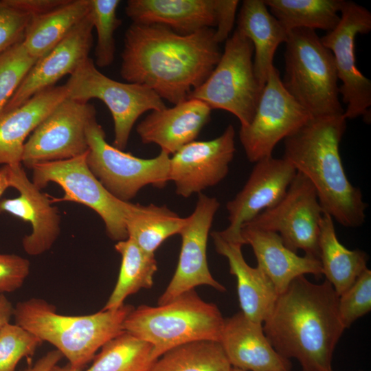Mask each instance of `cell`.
Returning <instances> with one entry per match:
<instances>
[{
  "label": "cell",
  "instance_id": "obj_31",
  "mask_svg": "<svg viewBox=\"0 0 371 371\" xmlns=\"http://www.w3.org/2000/svg\"><path fill=\"white\" fill-rule=\"evenodd\" d=\"M289 32L292 30H333L340 20L344 0H264Z\"/></svg>",
  "mask_w": 371,
  "mask_h": 371
},
{
  "label": "cell",
  "instance_id": "obj_5",
  "mask_svg": "<svg viewBox=\"0 0 371 371\" xmlns=\"http://www.w3.org/2000/svg\"><path fill=\"white\" fill-rule=\"evenodd\" d=\"M223 322L218 306L202 300L192 289L162 305L134 308L123 329L150 344L155 361L182 344L201 340L219 342Z\"/></svg>",
  "mask_w": 371,
  "mask_h": 371
},
{
  "label": "cell",
  "instance_id": "obj_20",
  "mask_svg": "<svg viewBox=\"0 0 371 371\" xmlns=\"http://www.w3.org/2000/svg\"><path fill=\"white\" fill-rule=\"evenodd\" d=\"M232 368L244 371H291L289 359L271 346L262 324L249 319L241 311L224 318L219 339Z\"/></svg>",
  "mask_w": 371,
  "mask_h": 371
},
{
  "label": "cell",
  "instance_id": "obj_4",
  "mask_svg": "<svg viewBox=\"0 0 371 371\" xmlns=\"http://www.w3.org/2000/svg\"><path fill=\"white\" fill-rule=\"evenodd\" d=\"M134 307L123 304L87 315H65L41 298L19 302L14 307L15 324L43 342L56 348L73 367L82 369L96 352L122 331L123 323Z\"/></svg>",
  "mask_w": 371,
  "mask_h": 371
},
{
  "label": "cell",
  "instance_id": "obj_39",
  "mask_svg": "<svg viewBox=\"0 0 371 371\" xmlns=\"http://www.w3.org/2000/svg\"><path fill=\"white\" fill-rule=\"evenodd\" d=\"M30 270V261L16 254H0V293L22 286Z\"/></svg>",
  "mask_w": 371,
  "mask_h": 371
},
{
  "label": "cell",
  "instance_id": "obj_16",
  "mask_svg": "<svg viewBox=\"0 0 371 371\" xmlns=\"http://www.w3.org/2000/svg\"><path fill=\"white\" fill-rule=\"evenodd\" d=\"M235 130L229 124L216 138L193 141L170 157L168 181L176 193L188 198L220 183L227 175L236 151Z\"/></svg>",
  "mask_w": 371,
  "mask_h": 371
},
{
  "label": "cell",
  "instance_id": "obj_25",
  "mask_svg": "<svg viewBox=\"0 0 371 371\" xmlns=\"http://www.w3.org/2000/svg\"><path fill=\"white\" fill-rule=\"evenodd\" d=\"M67 97L65 85L51 87L0 114V165L21 163L27 137Z\"/></svg>",
  "mask_w": 371,
  "mask_h": 371
},
{
  "label": "cell",
  "instance_id": "obj_45",
  "mask_svg": "<svg viewBox=\"0 0 371 371\" xmlns=\"http://www.w3.org/2000/svg\"><path fill=\"white\" fill-rule=\"evenodd\" d=\"M52 371H82V370L77 368H74L68 363L66 365L63 366H58L57 364L53 368Z\"/></svg>",
  "mask_w": 371,
  "mask_h": 371
},
{
  "label": "cell",
  "instance_id": "obj_18",
  "mask_svg": "<svg viewBox=\"0 0 371 371\" xmlns=\"http://www.w3.org/2000/svg\"><path fill=\"white\" fill-rule=\"evenodd\" d=\"M9 166L11 187L19 195L0 200V213L6 212L30 223L32 232L23 238V249L31 256L42 254L52 247L60 234L58 210L47 194L30 181L21 163Z\"/></svg>",
  "mask_w": 371,
  "mask_h": 371
},
{
  "label": "cell",
  "instance_id": "obj_35",
  "mask_svg": "<svg viewBox=\"0 0 371 371\" xmlns=\"http://www.w3.org/2000/svg\"><path fill=\"white\" fill-rule=\"evenodd\" d=\"M22 41L0 52V114L38 60L27 53Z\"/></svg>",
  "mask_w": 371,
  "mask_h": 371
},
{
  "label": "cell",
  "instance_id": "obj_8",
  "mask_svg": "<svg viewBox=\"0 0 371 371\" xmlns=\"http://www.w3.org/2000/svg\"><path fill=\"white\" fill-rule=\"evenodd\" d=\"M65 86L69 98L83 102L96 98L106 105L114 123L113 146L122 150L126 147L132 128L143 113L166 107L151 89L106 76L89 57L70 75Z\"/></svg>",
  "mask_w": 371,
  "mask_h": 371
},
{
  "label": "cell",
  "instance_id": "obj_40",
  "mask_svg": "<svg viewBox=\"0 0 371 371\" xmlns=\"http://www.w3.org/2000/svg\"><path fill=\"white\" fill-rule=\"evenodd\" d=\"M238 3L237 0H218L217 25L214 30V38L218 44L229 38L235 21Z\"/></svg>",
  "mask_w": 371,
  "mask_h": 371
},
{
  "label": "cell",
  "instance_id": "obj_13",
  "mask_svg": "<svg viewBox=\"0 0 371 371\" xmlns=\"http://www.w3.org/2000/svg\"><path fill=\"white\" fill-rule=\"evenodd\" d=\"M337 26L320 38L322 44L333 54L338 80L342 85L339 93L347 105L344 115L355 119L370 115L371 82L356 66L355 38L358 34L371 30V13L353 1H344Z\"/></svg>",
  "mask_w": 371,
  "mask_h": 371
},
{
  "label": "cell",
  "instance_id": "obj_23",
  "mask_svg": "<svg viewBox=\"0 0 371 371\" xmlns=\"http://www.w3.org/2000/svg\"><path fill=\"white\" fill-rule=\"evenodd\" d=\"M211 236L216 252L227 259L229 273L236 278L241 312L249 319L262 324L278 296L273 283L260 267L246 262L242 241L227 238L220 231L212 232Z\"/></svg>",
  "mask_w": 371,
  "mask_h": 371
},
{
  "label": "cell",
  "instance_id": "obj_9",
  "mask_svg": "<svg viewBox=\"0 0 371 371\" xmlns=\"http://www.w3.org/2000/svg\"><path fill=\"white\" fill-rule=\"evenodd\" d=\"M88 166L102 185L115 197L129 202L144 187L164 188L168 181L170 155L161 151L143 159L110 145L96 117L86 129Z\"/></svg>",
  "mask_w": 371,
  "mask_h": 371
},
{
  "label": "cell",
  "instance_id": "obj_30",
  "mask_svg": "<svg viewBox=\"0 0 371 371\" xmlns=\"http://www.w3.org/2000/svg\"><path fill=\"white\" fill-rule=\"evenodd\" d=\"M115 249L121 256V265L115 286L102 311L117 309L128 296L151 288L157 270L155 254L144 251L132 239L117 242Z\"/></svg>",
  "mask_w": 371,
  "mask_h": 371
},
{
  "label": "cell",
  "instance_id": "obj_2",
  "mask_svg": "<svg viewBox=\"0 0 371 371\" xmlns=\"http://www.w3.org/2000/svg\"><path fill=\"white\" fill-rule=\"evenodd\" d=\"M338 301L326 280L315 284L298 276L278 295L263 331L280 355L298 361L302 371H333V352L345 330Z\"/></svg>",
  "mask_w": 371,
  "mask_h": 371
},
{
  "label": "cell",
  "instance_id": "obj_3",
  "mask_svg": "<svg viewBox=\"0 0 371 371\" xmlns=\"http://www.w3.org/2000/svg\"><path fill=\"white\" fill-rule=\"evenodd\" d=\"M344 113L312 117L284 139L283 158L313 186L323 210L346 227L361 226L367 204L348 180L339 154Z\"/></svg>",
  "mask_w": 371,
  "mask_h": 371
},
{
  "label": "cell",
  "instance_id": "obj_21",
  "mask_svg": "<svg viewBox=\"0 0 371 371\" xmlns=\"http://www.w3.org/2000/svg\"><path fill=\"white\" fill-rule=\"evenodd\" d=\"M212 109L205 102L188 98L170 108L152 111L137 126L144 144H155L173 155L193 142L210 119Z\"/></svg>",
  "mask_w": 371,
  "mask_h": 371
},
{
  "label": "cell",
  "instance_id": "obj_19",
  "mask_svg": "<svg viewBox=\"0 0 371 371\" xmlns=\"http://www.w3.org/2000/svg\"><path fill=\"white\" fill-rule=\"evenodd\" d=\"M93 30L88 13L52 51L36 61L2 113L19 106L35 94L55 86L63 76L71 75L89 58L93 45Z\"/></svg>",
  "mask_w": 371,
  "mask_h": 371
},
{
  "label": "cell",
  "instance_id": "obj_32",
  "mask_svg": "<svg viewBox=\"0 0 371 371\" xmlns=\"http://www.w3.org/2000/svg\"><path fill=\"white\" fill-rule=\"evenodd\" d=\"M218 341H196L173 348L153 363L148 371H232Z\"/></svg>",
  "mask_w": 371,
  "mask_h": 371
},
{
  "label": "cell",
  "instance_id": "obj_34",
  "mask_svg": "<svg viewBox=\"0 0 371 371\" xmlns=\"http://www.w3.org/2000/svg\"><path fill=\"white\" fill-rule=\"evenodd\" d=\"M120 3L119 0H89V14L97 32L94 63L99 67L109 66L115 58L114 33L121 25L116 15Z\"/></svg>",
  "mask_w": 371,
  "mask_h": 371
},
{
  "label": "cell",
  "instance_id": "obj_29",
  "mask_svg": "<svg viewBox=\"0 0 371 371\" xmlns=\"http://www.w3.org/2000/svg\"><path fill=\"white\" fill-rule=\"evenodd\" d=\"M186 223V217H180L165 205L153 203H130L125 217L128 238L150 254H155L167 238L179 234Z\"/></svg>",
  "mask_w": 371,
  "mask_h": 371
},
{
  "label": "cell",
  "instance_id": "obj_22",
  "mask_svg": "<svg viewBox=\"0 0 371 371\" xmlns=\"http://www.w3.org/2000/svg\"><path fill=\"white\" fill-rule=\"evenodd\" d=\"M240 235L244 244L252 247L257 266L271 281L278 295L298 276L311 274L321 278L323 275L318 258L297 255L284 245L276 232L245 224L241 227Z\"/></svg>",
  "mask_w": 371,
  "mask_h": 371
},
{
  "label": "cell",
  "instance_id": "obj_26",
  "mask_svg": "<svg viewBox=\"0 0 371 371\" xmlns=\"http://www.w3.org/2000/svg\"><path fill=\"white\" fill-rule=\"evenodd\" d=\"M252 43L255 56L254 72L260 83L265 87L273 57L280 44L286 43L288 32L270 12L264 0L243 1L237 28Z\"/></svg>",
  "mask_w": 371,
  "mask_h": 371
},
{
  "label": "cell",
  "instance_id": "obj_41",
  "mask_svg": "<svg viewBox=\"0 0 371 371\" xmlns=\"http://www.w3.org/2000/svg\"><path fill=\"white\" fill-rule=\"evenodd\" d=\"M67 0H11L18 8L28 13L32 16L49 12L62 5Z\"/></svg>",
  "mask_w": 371,
  "mask_h": 371
},
{
  "label": "cell",
  "instance_id": "obj_6",
  "mask_svg": "<svg viewBox=\"0 0 371 371\" xmlns=\"http://www.w3.org/2000/svg\"><path fill=\"white\" fill-rule=\"evenodd\" d=\"M285 43V89L311 117L344 113L333 55L315 30H292Z\"/></svg>",
  "mask_w": 371,
  "mask_h": 371
},
{
  "label": "cell",
  "instance_id": "obj_1",
  "mask_svg": "<svg viewBox=\"0 0 371 371\" xmlns=\"http://www.w3.org/2000/svg\"><path fill=\"white\" fill-rule=\"evenodd\" d=\"M221 54L212 28L182 34L161 25L133 23L125 33L120 74L176 104L207 79Z\"/></svg>",
  "mask_w": 371,
  "mask_h": 371
},
{
  "label": "cell",
  "instance_id": "obj_14",
  "mask_svg": "<svg viewBox=\"0 0 371 371\" xmlns=\"http://www.w3.org/2000/svg\"><path fill=\"white\" fill-rule=\"evenodd\" d=\"M95 117L96 111L92 104L67 97L26 140L21 164L32 169L39 163L69 159L86 153L89 150L86 129Z\"/></svg>",
  "mask_w": 371,
  "mask_h": 371
},
{
  "label": "cell",
  "instance_id": "obj_33",
  "mask_svg": "<svg viewBox=\"0 0 371 371\" xmlns=\"http://www.w3.org/2000/svg\"><path fill=\"white\" fill-rule=\"evenodd\" d=\"M100 349L85 371H148L155 362L152 345L125 330Z\"/></svg>",
  "mask_w": 371,
  "mask_h": 371
},
{
  "label": "cell",
  "instance_id": "obj_38",
  "mask_svg": "<svg viewBox=\"0 0 371 371\" xmlns=\"http://www.w3.org/2000/svg\"><path fill=\"white\" fill-rule=\"evenodd\" d=\"M32 17L11 0H0V52L23 40Z\"/></svg>",
  "mask_w": 371,
  "mask_h": 371
},
{
  "label": "cell",
  "instance_id": "obj_10",
  "mask_svg": "<svg viewBox=\"0 0 371 371\" xmlns=\"http://www.w3.org/2000/svg\"><path fill=\"white\" fill-rule=\"evenodd\" d=\"M88 151L69 159L35 164L32 182L39 189L49 182L59 185L64 195L55 201L76 202L92 209L102 219L108 236L117 242L128 238L125 217L131 202L112 195L90 170Z\"/></svg>",
  "mask_w": 371,
  "mask_h": 371
},
{
  "label": "cell",
  "instance_id": "obj_15",
  "mask_svg": "<svg viewBox=\"0 0 371 371\" xmlns=\"http://www.w3.org/2000/svg\"><path fill=\"white\" fill-rule=\"evenodd\" d=\"M220 207L215 197L202 193L192 213L186 217V223L179 235L181 247L175 273L164 293L158 300L162 305L196 286L207 285L218 291L226 289L212 276L207 260L209 232L214 216Z\"/></svg>",
  "mask_w": 371,
  "mask_h": 371
},
{
  "label": "cell",
  "instance_id": "obj_37",
  "mask_svg": "<svg viewBox=\"0 0 371 371\" xmlns=\"http://www.w3.org/2000/svg\"><path fill=\"white\" fill-rule=\"evenodd\" d=\"M371 310V271L368 268L339 296L338 313L346 328Z\"/></svg>",
  "mask_w": 371,
  "mask_h": 371
},
{
  "label": "cell",
  "instance_id": "obj_47",
  "mask_svg": "<svg viewBox=\"0 0 371 371\" xmlns=\"http://www.w3.org/2000/svg\"><path fill=\"white\" fill-rule=\"evenodd\" d=\"M362 371V370H361Z\"/></svg>",
  "mask_w": 371,
  "mask_h": 371
},
{
  "label": "cell",
  "instance_id": "obj_44",
  "mask_svg": "<svg viewBox=\"0 0 371 371\" xmlns=\"http://www.w3.org/2000/svg\"><path fill=\"white\" fill-rule=\"evenodd\" d=\"M10 187H11L10 166L3 165L0 168V199L5 190Z\"/></svg>",
  "mask_w": 371,
  "mask_h": 371
},
{
  "label": "cell",
  "instance_id": "obj_42",
  "mask_svg": "<svg viewBox=\"0 0 371 371\" xmlns=\"http://www.w3.org/2000/svg\"><path fill=\"white\" fill-rule=\"evenodd\" d=\"M63 357L61 352L58 350L49 351L33 366H29L27 368L20 371H52Z\"/></svg>",
  "mask_w": 371,
  "mask_h": 371
},
{
  "label": "cell",
  "instance_id": "obj_36",
  "mask_svg": "<svg viewBox=\"0 0 371 371\" xmlns=\"http://www.w3.org/2000/svg\"><path fill=\"white\" fill-rule=\"evenodd\" d=\"M43 341L14 324L0 329V371H15L23 357H32Z\"/></svg>",
  "mask_w": 371,
  "mask_h": 371
},
{
  "label": "cell",
  "instance_id": "obj_12",
  "mask_svg": "<svg viewBox=\"0 0 371 371\" xmlns=\"http://www.w3.org/2000/svg\"><path fill=\"white\" fill-rule=\"evenodd\" d=\"M323 212L313 186L297 172L283 198L245 224L276 232L291 251L302 249L306 256L319 259L318 238Z\"/></svg>",
  "mask_w": 371,
  "mask_h": 371
},
{
  "label": "cell",
  "instance_id": "obj_46",
  "mask_svg": "<svg viewBox=\"0 0 371 371\" xmlns=\"http://www.w3.org/2000/svg\"><path fill=\"white\" fill-rule=\"evenodd\" d=\"M232 371H244V370H242L238 369V368H232Z\"/></svg>",
  "mask_w": 371,
  "mask_h": 371
},
{
  "label": "cell",
  "instance_id": "obj_11",
  "mask_svg": "<svg viewBox=\"0 0 371 371\" xmlns=\"http://www.w3.org/2000/svg\"><path fill=\"white\" fill-rule=\"evenodd\" d=\"M312 117L284 87L273 65L268 74L253 118L239 131L240 142L248 160L256 163L272 156L278 143Z\"/></svg>",
  "mask_w": 371,
  "mask_h": 371
},
{
  "label": "cell",
  "instance_id": "obj_24",
  "mask_svg": "<svg viewBox=\"0 0 371 371\" xmlns=\"http://www.w3.org/2000/svg\"><path fill=\"white\" fill-rule=\"evenodd\" d=\"M218 0H129L126 15L137 24H158L182 34L216 27Z\"/></svg>",
  "mask_w": 371,
  "mask_h": 371
},
{
  "label": "cell",
  "instance_id": "obj_27",
  "mask_svg": "<svg viewBox=\"0 0 371 371\" xmlns=\"http://www.w3.org/2000/svg\"><path fill=\"white\" fill-rule=\"evenodd\" d=\"M318 249L323 275L339 296L368 268L367 254L344 247L337 237L333 218L324 211L319 225Z\"/></svg>",
  "mask_w": 371,
  "mask_h": 371
},
{
  "label": "cell",
  "instance_id": "obj_7",
  "mask_svg": "<svg viewBox=\"0 0 371 371\" xmlns=\"http://www.w3.org/2000/svg\"><path fill=\"white\" fill-rule=\"evenodd\" d=\"M225 41L218 63L188 98L232 113L244 127L253 118L264 87L254 72L251 41L238 30Z\"/></svg>",
  "mask_w": 371,
  "mask_h": 371
},
{
  "label": "cell",
  "instance_id": "obj_43",
  "mask_svg": "<svg viewBox=\"0 0 371 371\" xmlns=\"http://www.w3.org/2000/svg\"><path fill=\"white\" fill-rule=\"evenodd\" d=\"M13 313L14 307L12 303L3 294L0 293V329L10 323Z\"/></svg>",
  "mask_w": 371,
  "mask_h": 371
},
{
  "label": "cell",
  "instance_id": "obj_28",
  "mask_svg": "<svg viewBox=\"0 0 371 371\" xmlns=\"http://www.w3.org/2000/svg\"><path fill=\"white\" fill-rule=\"evenodd\" d=\"M89 0H67L56 9L32 16L22 41L39 59L52 51L89 13Z\"/></svg>",
  "mask_w": 371,
  "mask_h": 371
},
{
  "label": "cell",
  "instance_id": "obj_17",
  "mask_svg": "<svg viewBox=\"0 0 371 371\" xmlns=\"http://www.w3.org/2000/svg\"><path fill=\"white\" fill-rule=\"evenodd\" d=\"M296 173L293 166L283 157L271 156L256 162L242 190L226 205L229 225L221 233L243 243L242 226L276 205L286 194Z\"/></svg>",
  "mask_w": 371,
  "mask_h": 371
}]
</instances>
